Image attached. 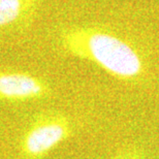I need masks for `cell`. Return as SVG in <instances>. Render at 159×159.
Listing matches in <instances>:
<instances>
[{"label": "cell", "instance_id": "1", "mask_svg": "<svg viewBox=\"0 0 159 159\" xmlns=\"http://www.w3.org/2000/svg\"><path fill=\"white\" fill-rule=\"evenodd\" d=\"M63 48L71 55L96 63L114 77L132 80L143 71L139 54L126 40L101 28L75 27L62 33Z\"/></svg>", "mask_w": 159, "mask_h": 159}, {"label": "cell", "instance_id": "2", "mask_svg": "<svg viewBox=\"0 0 159 159\" xmlns=\"http://www.w3.org/2000/svg\"><path fill=\"white\" fill-rule=\"evenodd\" d=\"M47 92L44 84L35 77L21 72H0V97L26 99L39 97Z\"/></svg>", "mask_w": 159, "mask_h": 159}, {"label": "cell", "instance_id": "3", "mask_svg": "<svg viewBox=\"0 0 159 159\" xmlns=\"http://www.w3.org/2000/svg\"><path fill=\"white\" fill-rule=\"evenodd\" d=\"M67 135L65 123L59 120L48 121L31 130L26 138V149L31 154L39 155L51 150Z\"/></svg>", "mask_w": 159, "mask_h": 159}, {"label": "cell", "instance_id": "4", "mask_svg": "<svg viewBox=\"0 0 159 159\" xmlns=\"http://www.w3.org/2000/svg\"><path fill=\"white\" fill-rule=\"evenodd\" d=\"M36 0H0V28L15 24L27 16Z\"/></svg>", "mask_w": 159, "mask_h": 159}, {"label": "cell", "instance_id": "5", "mask_svg": "<svg viewBox=\"0 0 159 159\" xmlns=\"http://www.w3.org/2000/svg\"><path fill=\"white\" fill-rule=\"evenodd\" d=\"M117 159H138L136 157H134L133 155H129V154H126V155H124V156L122 157H120V158H117Z\"/></svg>", "mask_w": 159, "mask_h": 159}]
</instances>
